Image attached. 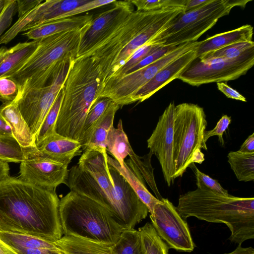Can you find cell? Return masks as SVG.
Segmentation results:
<instances>
[{"label":"cell","instance_id":"56","mask_svg":"<svg viewBox=\"0 0 254 254\" xmlns=\"http://www.w3.org/2000/svg\"><path fill=\"white\" fill-rule=\"evenodd\" d=\"M62 254L60 253V254Z\"/></svg>","mask_w":254,"mask_h":254},{"label":"cell","instance_id":"14","mask_svg":"<svg viewBox=\"0 0 254 254\" xmlns=\"http://www.w3.org/2000/svg\"><path fill=\"white\" fill-rule=\"evenodd\" d=\"M175 105L171 102L159 117L156 126L147 139L149 153L155 155L160 164L168 186L174 182L173 130Z\"/></svg>","mask_w":254,"mask_h":254},{"label":"cell","instance_id":"33","mask_svg":"<svg viewBox=\"0 0 254 254\" xmlns=\"http://www.w3.org/2000/svg\"><path fill=\"white\" fill-rule=\"evenodd\" d=\"M140 234L144 254H169V247L157 234L151 223L147 222L138 230Z\"/></svg>","mask_w":254,"mask_h":254},{"label":"cell","instance_id":"36","mask_svg":"<svg viewBox=\"0 0 254 254\" xmlns=\"http://www.w3.org/2000/svg\"><path fill=\"white\" fill-rule=\"evenodd\" d=\"M253 47H254L253 41L240 42L226 46L196 58L201 60L214 58L233 59L239 57Z\"/></svg>","mask_w":254,"mask_h":254},{"label":"cell","instance_id":"38","mask_svg":"<svg viewBox=\"0 0 254 254\" xmlns=\"http://www.w3.org/2000/svg\"><path fill=\"white\" fill-rule=\"evenodd\" d=\"M136 11H152L172 8H184L186 0H129Z\"/></svg>","mask_w":254,"mask_h":254},{"label":"cell","instance_id":"19","mask_svg":"<svg viewBox=\"0 0 254 254\" xmlns=\"http://www.w3.org/2000/svg\"><path fill=\"white\" fill-rule=\"evenodd\" d=\"M184 11L183 8L170 9L164 15L151 23L136 35L113 61L104 85L137 49L149 42L158 32Z\"/></svg>","mask_w":254,"mask_h":254},{"label":"cell","instance_id":"35","mask_svg":"<svg viewBox=\"0 0 254 254\" xmlns=\"http://www.w3.org/2000/svg\"><path fill=\"white\" fill-rule=\"evenodd\" d=\"M63 97V91L62 88L35 136L36 146L45 138L56 132L55 127Z\"/></svg>","mask_w":254,"mask_h":254},{"label":"cell","instance_id":"29","mask_svg":"<svg viewBox=\"0 0 254 254\" xmlns=\"http://www.w3.org/2000/svg\"><path fill=\"white\" fill-rule=\"evenodd\" d=\"M129 159L125 162L127 165L139 177L142 178L147 183L154 193L156 197L161 200V196L155 182L154 169L151 164L152 155L149 152L144 156H139L133 149L128 154Z\"/></svg>","mask_w":254,"mask_h":254},{"label":"cell","instance_id":"15","mask_svg":"<svg viewBox=\"0 0 254 254\" xmlns=\"http://www.w3.org/2000/svg\"><path fill=\"white\" fill-rule=\"evenodd\" d=\"M68 165L50 159L33 155L20 163L19 178L26 183L49 190H56L65 184Z\"/></svg>","mask_w":254,"mask_h":254},{"label":"cell","instance_id":"17","mask_svg":"<svg viewBox=\"0 0 254 254\" xmlns=\"http://www.w3.org/2000/svg\"><path fill=\"white\" fill-rule=\"evenodd\" d=\"M195 47L170 62L158 71L136 92L132 98V103L143 102L172 80L178 79L181 73L196 58Z\"/></svg>","mask_w":254,"mask_h":254},{"label":"cell","instance_id":"37","mask_svg":"<svg viewBox=\"0 0 254 254\" xmlns=\"http://www.w3.org/2000/svg\"><path fill=\"white\" fill-rule=\"evenodd\" d=\"M160 46V45L147 43L137 49L106 82L117 79L126 75L130 69Z\"/></svg>","mask_w":254,"mask_h":254},{"label":"cell","instance_id":"22","mask_svg":"<svg viewBox=\"0 0 254 254\" xmlns=\"http://www.w3.org/2000/svg\"><path fill=\"white\" fill-rule=\"evenodd\" d=\"M93 16L84 14L50 21L37 25L23 34L29 39L39 40L61 32L81 29L91 23Z\"/></svg>","mask_w":254,"mask_h":254},{"label":"cell","instance_id":"43","mask_svg":"<svg viewBox=\"0 0 254 254\" xmlns=\"http://www.w3.org/2000/svg\"><path fill=\"white\" fill-rule=\"evenodd\" d=\"M231 123V118L224 115L218 121L215 127L211 130L205 131L204 133V141L206 142L210 137L217 135L218 140L222 145H224L223 134L228 128Z\"/></svg>","mask_w":254,"mask_h":254},{"label":"cell","instance_id":"12","mask_svg":"<svg viewBox=\"0 0 254 254\" xmlns=\"http://www.w3.org/2000/svg\"><path fill=\"white\" fill-rule=\"evenodd\" d=\"M198 41L179 45L175 50L153 63L117 79L108 81L100 97H108L118 105L132 103L136 92L147 83L164 66L186 52L193 49Z\"/></svg>","mask_w":254,"mask_h":254},{"label":"cell","instance_id":"25","mask_svg":"<svg viewBox=\"0 0 254 254\" xmlns=\"http://www.w3.org/2000/svg\"><path fill=\"white\" fill-rule=\"evenodd\" d=\"M120 106L114 101L110 104L98 121L88 142L83 150H96L101 153L106 152L107 137L111 127L113 126L115 114Z\"/></svg>","mask_w":254,"mask_h":254},{"label":"cell","instance_id":"54","mask_svg":"<svg viewBox=\"0 0 254 254\" xmlns=\"http://www.w3.org/2000/svg\"><path fill=\"white\" fill-rule=\"evenodd\" d=\"M12 47L7 49L5 47H2L0 49V64L12 51Z\"/></svg>","mask_w":254,"mask_h":254},{"label":"cell","instance_id":"3","mask_svg":"<svg viewBox=\"0 0 254 254\" xmlns=\"http://www.w3.org/2000/svg\"><path fill=\"white\" fill-rule=\"evenodd\" d=\"M176 208L185 220L194 217L226 224L229 240L241 245L254 238V198L223 195L197 188L180 195Z\"/></svg>","mask_w":254,"mask_h":254},{"label":"cell","instance_id":"55","mask_svg":"<svg viewBox=\"0 0 254 254\" xmlns=\"http://www.w3.org/2000/svg\"><path fill=\"white\" fill-rule=\"evenodd\" d=\"M7 1V0H0V15L6 5Z\"/></svg>","mask_w":254,"mask_h":254},{"label":"cell","instance_id":"48","mask_svg":"<svg viewBox=\"0 0 254 254\" xmlns=\"http://www.w3.org/2000/svg\"><path fill=\"white\" fill-rule=\"evenodd\" d=\"M238 151L246 153L254 152V133L248 137Z\"/></svg>","mask_w":254,"mask_h":254},{"label":"cell","instance_id":"40","mask_svg":"<svg viewBox=\"0 0 254 254\" xmlns=\"http://www.w3.org/2000/svg\"><path fill=\"white\" fill-rule=\"evenodd\" d=\"M19 92L17 83L8 77L0 78V101L2 104L15 100Z\"/></svg>","mask_w":254,"mask_h":254},{"label":"cell","instance_id":"53","mask_svg":"<svg viewBox=\"0 0 254 254\" xmlns=\"http://www.w3.org/2000/svg\"><path fill=\"white\" fill-rule=\"evenodd\" d=\"M0 254H17V253L0 239Z\"/></svg>","mask_w":254,"mask_h":254},{"label":"cell","instance_id":"41","mask_svg":"<svg viewBox=\"0 0 254 254\" xmlns=\"http://www.w3.org/2000/svg\"><path fill=\"white\" fill-rule=\"evenodd\" d=\"M178 46H163L160 45L148 56L145 57L138 64L130 69L126 74L135 71L144 66H146L158 59L161 58L167 54L175 50Z\"/></svg>","mask_w":254,"mask_h":254},{"label":"cell","instance_id":"5","mask_svg":"<svg viewBox=\"0 0 254 254\" xmlns=\"http://www.w3.org/2000/svg\"><path fill=\"white\" fill-rule=\"evenodd\" d=\"M59 214L63 233L65 236L112 246L125 230L105 207L72 191L60 200Z\"/></svg>","mask_w":254,"mask_h":254},{"label":"cell","instance_id":"16","mask_svg":"<svg viewBox=\"0 0 254 254\" xmlns=\"http://www.w3.org/2000/svg\"><path fill=\"white\" fill-rule=\"evenodd\" d=\"M112 3V8L93 18L81 40L76 59L84 55L115 26L134 11L133 5L129 0H115Z\"/></svg>","mask_w":254,"mask_h":254},{"label":"cell","instance_id":"31","mask_svg":"<svg viewBox=\"0 0 254 254\" xmlns=\"http://www.w3.org/2000/svg\"><path fill=\"white\" fill-rule=\"evenodd\" d=\"M112 101L108 97H99L90 107L83 124L79 141L82 148L88 142L98 121Z\"/></svg>","mask_w":254,"mask_h":254},{"label":"cell","instance_id":"28","mask_svg":"<svg viewBox=\"0 0 254 254\" xmlns=\"http://www.w3.org/2000/svg\"><path fill=\"white\" fill-rule=\"evenodd\" d=\"M106 145V150L123 166L125 159L132 148L124 130L122 120H119L117 127L112 126L110 128Z\"/></svg>","mask_w":254,"mask_h":254},{"label":"cell","instance_id":"27","mask_svg":"<svg viewBox=\"0 0 254 254\" xmlns=\"http://www.w3.org/2000/svg\"><path fill=\"white\" fill-rule=\"evenodd\" d=\"M39 40L19 43L12 47L11 53L0 64V78L7 77L15 72L27 61L37 48Z\"/></svg>","mask_w":254,"mask_h":254},{"label":"cell","instance_id":"1","mask_svg":"<svg viewBox=\"0 0 254 254\" xmlns=\"http://www.w3.org/2000/svg\"><path fill=\"white\" fill-rule=\"evenodd\" d=\"M56 190L9 177L0 184V231L55 242L63 235Z\"/></svg>","mask_w":254,"mask_h":254},{"label":"cell","instance_id":"24","mask_svg":"<svg viewBox=\"0 0 254 254\" xmlns=\"http://www.w3.org/2000/svg\"><path fill=\"white\" fill-rule=\"evenodd\" d=\"M55 243L62 254H111L112 246L74 236L64 235Z\"/></svg>","mask_w":254,"mask_h":254},{"label":"cell","instance_id":"52","mask_svg":"<svg viewBox=\"0 0 254 254\" xmlns=\"http://www.w3.org/2000/svg\"><path fill=\"white\" fill-rule=\"evenodd\" d=\"M224 254H254V249L251 247L243 248L241 245H238V246L234 251L230 253Z\"/></svg>","mask_w":254,"mask_h":254},{"label":"cell","instance_id":"45","mask_svg":"<svg viewBox=\"0 0 254 254\" xmlns=\"http://www.w3.org/2000/svg\"><path fill=\"white\" fill-rule=\"evenodd\" d=\"M216 84L218 89L228 98L243 102H247V100L244 96L226 83L223 82H218Z\"/></svg>","mask_w":254,"mask_h":254},{"label":"cell","instance_id":"30","mask_svg":"<svg viewBox=\"0 0 254 254\" xmlns=\"http://www.w3.org/2000/svg\"><path fill=\"white\" fill-rule=\"evenodd\" d=\"M228 162L239 181L250 182L254 180V152L242 153L230 151Z\"/></svg>","mask_w":254,"mask_h":254},{"label":"cell","instance_id":"20","mask_svg":"<svg viewBox=\"0 0 254 254\" xmlns=\"http://www.w3.org/2000/svg\"><path fill=\"white\" fill-rule=\"evenodd\" d=\"M81 148L78 141L55 132L36 145V155L68 165L73 158L81 154Z\"/></svg>","mask_w":254,"mask_h":254},{"label":"cell","instance_id":"11","mask_svg":"<svg viewBox=\"0 0 254 254\" xmlns=\"http://www.w3.org/2000/svg\"><path fill=\"white\" fill-rule=\"evenodd\" d=\"M73 61L59 63L46 86L29 89L16 99L17 107L34 137L62 89Z\"/></svg>","mask_w":254,"mask_h":254},{"label":"cell","instance_id":"23","mask_svg":"<svg viewBox=\"0 0 254 254\" xmlns=\"http://www.w3.org/2000/svg\"><path fill=\"white\" fill-rule=\"evenodd\" d=\"M253 27L249 24L214 35L198 41L195 49L196 58L232 44L253 41Z\"/></svg>","mask_w":254,"mask_h":254},{"label":"cell","instance_id":"7","mask_svg":"<svg viewBox=\"0 0 254 254\" xmlns=\"http://www.w3.org/2000/svg\"><path fill=\"white\" fill-rule=\"evenodd\" d=\"M251 0H208L200 7L183 11L148 43L178 46L197 41L221 17L236 6L245 7Z\"/></svg>","mask_w":254,"mask_h":254},{"label":"cell","instance_id":"18","mask_svg":"<svg viewBox=\"0 0 254 254\" xmlns=\"http://www.w3.org/2000/svg\"><path fill=\"white\" fill-rule=\"evenodd\" d=\"M87 0H48L41 2L18 20L22 32L41 24L53 20L62 19L63 16L78 7Z\"/></svg>","mask_w":254,"mask_h":254},{"label":"cell","instance_id":"44","mask_svg":"<svg viewBox=\"0 0 254 254\" xmlns=\"http://www.w3.org/2000/svg\"><path fill=\"white\" fill-rule=\"evenodd\" d=\"M115 1V0H87L85 3L75 8L70 12L64 14L62 18L78 15L84 12L112 3Z\"/></svg>","mask_w":254,"mask_h":254},{"label":"cell","instance_id":"26","mask_svg":"<svg viewBox=\"0 0 254 254\" xmlns=\"http://www.w3.org/2000/svg\"><path fill=\"white\" fill-rule=\"evenodd\" d=\"M108 163L114 167L127 182L138 197L146 206L149 212H152L154 206L160 200L153 196L147 190L144 180L137 175L126 163L123 166L114 158L107 156Z\"/></svg>","mask_w":254,"mask_h":254},{"label":"cell","instance_id":"6","mask_svg":"<svg viewBox=\"0 0 254 254\" xmlns=\"http://www.w3.org/2000/svg\"><path fill=\"white\" fill-rule=\"evenodd\" d=\"M90 25L40 40L37 48L21 67L7 77L17 83L18 97L29 89L46 86L59 63L76 59L81 40Z\"/></svg>","mask_w":254,"mask_h":254},{"label":"cell","instance_id":"47","mask_svg":"<svg viewBox=\"0 0 254 254\" xmlns=\"http://www.w3.org/2000/svg\"><path fill=\"white\" fill-rule=\"evenodd\" d=\"M13 250L17 254H59L61 253L58 250L48 249L20 248Z\"/></svg>","mask_w":254,"mask_h":254},{"label":"cell","instance_id":"50","mask_svg":"<svg viewBox=\"0 0 254 254\" xmlns=\"http://www.w3.org/2000/svg\"><path fill=\"white\" fill-rule=\"evenodd\" d=\"M0 135L3 136H13L11 128L0 113Z\"/></svg>","mask_w":254,"mask_h":254},{"label":"cell","instance_id":"21","mask_svg":"<svg viewBox=\"0 0 254 254\" xmlns=\"http://www.w3.org/2000/svg\"><path fill=\"white\" fill-rule=\"evenodd\" d=\"M0 113L9 125L13 137L28 152V157L37 153L35 137L19 110L16 100L2 104Z\"/></svg>","mask_w":254,"mask_h":254},{"label":"cell","instance_id":"10","mask_svg":"<svg viewBox=\"0 0 254 254\" xmlns=\"http://www.w3.org/2000/svg\"><path fill=\"white\" fill-rule=\"evenodd\" d=\"M254 64V47L233 59H194L178 79L198 86L213 82L235 80L247 73Z\"/></svg>","mask_w":254,"mask_h":254},{"label":"cell","instance_id":"2","mask_svg":"<svg viewBox=\"0 0 254 254\" xmlns=\"http://www.w3.org/2000/svg\"><path fill=\"white\" fill-rule=\"evenodd\" d=\"M107 156L96 150L84 151L78 165L89 174L80 179L77 192L105 207L125 230L134 229L146 218L148 209L122 175L108 163Z\"/></svg>","mask_w":254,"mask_h":254},{"label":"cell","instance_id":"39","mask_svg":"<svg viewBox=\"0 0 254 254\" xmlns=\"http://www.w3.org/2000/svg\"><path fill=\"white\" fill-rule=\"evenodd\" d=\"M194 167L198 189L223 195L229 194L228 190L224 189L217 180L202 173L196 166Z\"/></svg>","mask_w":254,"mask_h":254},{"label":"cell","instance_id":"32","mask_svg":"<svg viewBox=\"0 0 254 254\" xmlns=\"http://www.w3.org/2000/svg\"><path fill=\"white\" fill-rule=\"evenodd\" d=\"M111 254H144L139 231L134 229L124 230L118 241L111 246Z\"/></svg>","mask_w":254,"mask_h":254},{"label":"cell","instance_id":"13","mask_svg":"<svg viewBox=\"0 0 254 254\" xmlns=\"http://www.w3.org/2000/svg\"><path fill=\"white\" fill-rule=\"evenodd\" d=\"M150 218L157 234L169 249L191 252L194 243L186 220L168 198H162L154 206Z\"/></svg>","mask_w":254,"mask_h":254},{"label":"cell","instance_id":"4","mask_svg":"<svg viewBox=\"0 0 254 254\" xmlns=\"http://www.w3.org/2000/svg\"><path fill=\"white\" fill-rule=\"evenodd\" d=\"M103 87L98 65L89 57L75 59L62 87L63 97L55 132L79 142L88 111L100 97Z\"/></svg>","mask_w":254,"mask_h":254},{"label":"cell","instance_id":"8","mask_svg":"<svg viewBox=\"0 0 254 254\" xmlns=\"http://www.w3.org/2000/svg\"><path fill=\"white\" fill-rule=\"evenodd\" d=\"M207 126L203 109L196 104L184 103L175 106L173 142L175 179L181 177L194 163L204 160L201 149L207 150L204 141Z\"/></svg>","mask_w":254,"mask_h":254},{"label":"cell","instance_id":"9","mask_svg":"<svg viewBox=\"0 0 254 254\" xmlns=\"http://www.w3.org/2000/svg\"><path fill=\"white\" fill-rule=\"evenodd\" d=\"M170 9L133 11L80 58L89 57L98 65L104 84L111 65L119 53L140 31Z\"/></svg>","mask_w":254,"mask_h":254},{"label":"cell","instance_id":"46","mask_svg":"<svg viewBox=\"0 0 254 254\" xmlns=\"http://www.w3.org/2000/svg\"><path fill=\"white\" fill-rule=\"evenodd\" d=\"M42 1V0H16L19 18L31 11Z\"/></svg>","mask_w":254,"mask_h":254},{"label":"cell","instance_id":"51","mask_svg":"<svg viewBox=\"0 0 254 254\" xmlns=\"http://www.w3.org/2000/svg\"><path fill=\"white\" fill-rule=\"evenodd\" d=\"M9 177V167L8 163L0 160V184Z\"/></svg>","mask_w":254,"mask_h":254},{"label":"cell","instance_id":"42","mask_svg":"<svg viewBox=\"0 0 254 254\" xmlns=\"http://www.w3.org/2000/svg\"><path fill=\"white\" fill-rule=\"evenodd\" d=\"M16 12H17L16 0H7L6 5L0 15V36L9 27Z\"/></svg>","mask_w":254,"mask_h":254},{"label":"cell","instance_id":"49","mask_svg":"<svg viewBox=\"0 0 254 254\" xmlns=\"http://www.w3.org/2000/svg\"><path fill=\"white\" fill-rule=\"evenodd\" d=\"M208 0H186L184 8V11H188L197 8L207 2Z\"/></svg>","mask_w":254,"mask_h":254},{"label":"cell","instance_id":"34","mask_svg":"<svg viewBox=\"0 0 254 254\" xmlns=\"http://www.w3.org/2000/svg\"><path fill=\"white\" fill-rule=\"evenodd\" d=\"M28 156L13 136L0 135V160L13 163H21Z\"/></svg>","mask_w":254,"mask_h":254}]
</instances>
